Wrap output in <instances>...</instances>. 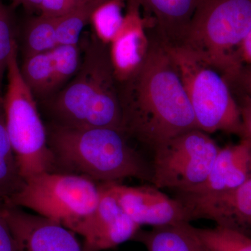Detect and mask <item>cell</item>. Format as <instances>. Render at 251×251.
Returning a JSON list of instances; mask_svg holds the SVG:
<instances>
[{
	"mask_svg": "<svg viewBox=\"0 0 251 251\" xmlns=\"http://www.w3.org/2000/svg\"><path fill=\"white\" fill-rule=\"evenodd\" d=\"M128 9L120 32L110 43V62L116 80L125 82L141 67L148 54L150 39L139 5L128 0Z\"/></svg>",
	"mask_w": 251,
	"mask_h": 251,
	"instance_id": "13",
	"label": "cell"
},
{
	"mask_svg": "<svg viewBox=\"0 0 251 251\" xmlns=\"http://www.w3.org/2000/svg\"><path fill=\"white\" fill-rule=\"evenodd\" d=\"M190 222L210 220L216 226L234 229L251 238V176L239 187L209 194L177 193Z\"/></svg>",
	"mask_w": 251,
	"mask_h": 251,
	"instance_id": "10",
	"label": "cell"
},
{
	"mask_svg": "<svg viewBox=\"0 0 251 251\" xmlns=\"http://www.w3.org/2000/svg\"><path fill=\"white\" fill-rule=\"evenodd\" d=\"M220 149L198 128L177 135L153 150L151 183L176 192L192 189L207 177Z\"/></svg>",
	"mask_w": 251,
	"mask_h": 251,
	"instance_id": "8",
	"label": "cell"
},
{
	"mask_svg": "<svg viewBox=\"0 0 251 251\" xmlns=\"http://www.w3.org/2000/svg\"><path fill=\"white\" fill-rule=\"evenodd\" d=\"M6 73L7 87L3 96L5 123L21 175L25 180L45 172H55L47 129L34 94L21 74L17 44L10 56Z\"/></svg>",
	"mask_w": 251,
	"mask_h": 251,
	"instance_id": "5",
	"label": "cell"
},
{
	"mask_svg": "<svg viewBox=\"0 0 251 251\" xmlns=\"http://www.w3.org/2000/svg\"><path fill=\"white\" fill-rule=\"evenodd\" d=\"M100 196L93 212L71 230L83 238L91 251L115 249L133 240L140 226L126 214L106 184H100Z\"/></svg>",
	"mask_w": 251,
	"mask_h": 251,
	"instance_id": "9",
	"label": "cell"
},
{
	"mask_svg": "<svg viewBox=\"0 0 251 251\" xmlns=\"http://www.w3.org/2000/svg\"><path fill=\"white\" fill-rule=\"evenodd\" d=\"M238 58L241 70L243 68L251 67V29L239 48Z\"/></svg>",
	"mask_w": 251,
	"mask_h": 251,
	"instance_id": "29",
	"label": "cell"
},
{
	"mask_svg": "<svg viewBox=\"0 0 251 251\" xmlns=\"http://www.w3.org/2000/svg\"><path fill=\"white\" fill-rule=\"evenodd\" d=\"M53 64L55 88L72 76L80 67L77 45H57L50 51Z\"/></svg>",
	"mask_w": 251,
	"mask_h": 251,
	"instance_id": "23",
	"label": "cell"
},
{
	"mask_svg": "<svg viewBox=\"0 0 251 251\" xmlns=\"http://www.w3.org/2000/svg\"><path fill=\"white\" fill-rule=\"evenodd\" d=\"M2 211L18 251H91L57 221L16 206Z\"/></svg>",
	"mask_w": 251,
	"mask_h": 251,
	"instance_id": "11",
	"label": "cell"
},
{
	"mask_svg": "<svg viewBox=\"0 0 251 251\" xmlns=\"http://www.w3.org/2000/svg\"><path fill=\"white\" fill-rule=\"evenodd\" d=\"M14 6H21L27 10H39L43 0H11Z\"/></svg>",
	"mask_w": 251,
	"mask_h": 251,
	"instance_id": "30",
	"label": "cell"
},
{
	"mask_svg": "<svg viewBox=\"0 0 251 251\" xmlns=\"http://www.w3.org/2000/svg\"><path fill=\"white\" fill-rule=\"evenodd\" d=\"M14 19L11 10L0 0V99L3 98V79L7 72L10 56L16 45Z\"/></svg>",
	"mask_w": 251,
	"mask_h": 251,
	"instance_id": "24",
	"label": "cell"
},
{
	"mask_svg": "<svg viewBox=\"0 0 251 251\" xmlns=\"http://www.w3.org/2000/svg\"><path fill=\"white\" fill-rule=\"evenodd\" d=\"M0 251H18L2 209H0Z\"/></svg>",
	"mask_w": 251,
	"mask_h": 251,
	"instance_id": "26",
	"label": "cell"
},
{
	"mask_svg": "<svg viewBox=\"0 0 251 251\" xmlns=\"http://www.w3.org/2000/svg\"><path fill=\"white\" fill-rule=\"evenodd\" d=\"M133 240L142 243L148 251H210L188 222L139 230Z\"/></svg>",
	"mask_w": 251,
	"mask_h": 251,
	"instance_id": "16",
	"label": "cell"
},
{
	"mask_svg": "<svg viewBox=\"0 0 251 251\" xmlns=\"http://www.w3.org/2000/svg\"><path fill=\"white\" fill-rule=\"evenodd\" d=\"M229 85H237L239 92L241 91V99L251 100V67L243 68L239 75Z\"/></svg>",
	"mask_w": 251,
	"mask_h": 251,
	"instance_id": "28",
	"label": "cell"
},
{
	"mask_svg": "<svg viewBox=\"0 0 251 251\" xmlns=\"http://www.w3.org/2000/svg\"><path fill=\"white\" fill-rule=\"evenodd\" d=\"M91 39L76 76L48 103L51 123L122 130L121 103L109 52L97 36Z\"/></svg>",
	"mask_w": 251,
	"mask_h": 251,
	"instance_id": "3",
	"label": "cell"
},
{
	"mask_svg": "<svg viewBox=\"0 0 251 251\" xmlns=\"http://www.w3.org/2000/svg\"><path fill=\"white\" fill-rule=\"evenodd\" d=\"M166 46L182 81L198 128L207 134L224 131L240 135V110L226 77L183 46Z\"/></svg>",
	"mask_w": 251,
	"mask_h": 251,
	"instance_id": "6",
	"label": "cell"
},
{
	"mask_svg": "<svg viewBox=\"0 0 251 251\" xmlns=\"http://www.w3.org/2000/svg\"><path fill=\"white\" fill-rule=\"evenodd\" d=\"M85 0H43L39 11L41 15L58 18L70 12Z\"/></svg>",
	"mask_w": 251,
	"mask_h": 251,
	"instance_id": "25",
	"label": "cell"
},
{
	"mask_svg": "<svg viewBox=\"0 0 251 251\" xmlns=\"http://www.w3.org/2000/svg\"><path fill=\"white\" fill-rule=\"evenodd\" d=\"M125 0H103L94 9L90 23L94 35L103 44H110L116 37L125 21Z\"/></svg>",
	"mask_w": 251,
	"mask_h": 251,
	"instance_id": "19",
	"label": "cell"
},
{
	"mask_svg": "<svg viewBox=\"0 0 251 251\" xmlns=\"http://www.w3.org/2000/svg\"><path fill=\"white\" fill-rule=\"evenodd\" d=\"M23 79L35 97H44L55 90L52 56L50 52L25 57L20 66Z\"/></svg>",
	"mask_w": 251,
	"mask_h": 251,
	"instance_id": "18",
	"label": "cell"
},
{
	"mask_svg": "<svg viewBox=\"0 0 251 251\" xmlns=\"http://www.w3.org/2000/svg\"><path fill=\"white\" fill-rule=\"evenodd\" d=\"M251 176V143L242 140L239 144L220 149L207 177L186 191L191 194L227 192L239 187Z\"/></svg>",
	"mask_w": 251,
	"mask_h": 251,
	"instance_id": "14",
	"label": "cell"
},
{
	"mask_svg": "<svg viewBox=\"0 0 251 251\" xmlns=\"http://www.w3.org/2000/svg\"><path fill=\"white\" fill-rule=\"evenodd\" d=\"M103 0H85L75 9L57 18L58 45H77L84 27L90 23L92 13Z\"/></svg>",
	"mask_w": 251,
	"mask_h": 251,
	"instance_id": "21",
	"label": "cell"
},
{
	"mask_svg": "<svg viewBox=\"0 0 251 251\" xmlns=\"http://www.w3.org/2000/svg\"><path fill=\"white\" fill-rule=\"evenodd\" d=\"M25 184L5 123L3 98L0 99V209L9 207L11 200Z\"/></svg>",
	"mask_w": 251,
	"mask_h": 251,
	"instance_id": "17",
	"label": "cell"
},
{
	"mask_svg": "<svg viewBox=\"0 0 251 251\" xmlns=\"http://www.w3.org/2000/svg\"><path fill=\"white\" fill-rule=\"evenodd\" d=\"M48 143L55 172L82 175L101 184L125 178L151 179V168L128 143L122 130L76 128L50 123Z\"/></svg>",
	"mask_w": 251,
	"mask_h": 251,
	"instance_id": "2",
	"label": "cell"
},
{
	"mask_svg": "<svg viewBox=\"0 0 251 251\" xmlns=\"http://www.w3.org/2000/svg\"><path fill=\"white\" fill-rule=\"evenodd\" d=\"M242 117V132L243 140H248L251 143V100L241 99V103H238Z\"/></svg>",
	"mask_w": 251,
	"mask_h": 251,
	"instance_id": "27",
	"label": "cell"
},
{
	"mask_svg": "<svg viewBox=\"0 0 251 251\" xmlns=\"http://www.w3.org/2000/svg\"><path fill=\"white\" fill-rule=\"evenodd\" d=\"M195 229L210 251H251V238L234 229L220 226Z\"/></svg>",
	"mask_w": 251,
	"mask_h": 251,
	"instance_id": "22",
	"label": "cell"
},
{
	"mask_svg": "<svg viewBox=\"0 0 251 251\" xmlns=\"http://www.w3.org/2000/svg\"><path fill=\"white\" fill-rule=\"evenodd\" d=\"M150 39L148 54L134 75L124 82L120 99L124 133L155 150L198 127L166 45L155 35Z\"/></svg>",
	"mask_w": 251,
	"mask_h": 251,
	"instance_id": "1",
	"label": "cell"
},
{
	"mask_svg": "<svg viewBox=\"0 0 251 251\" xmlns=\"http://www.w3.org/2000/svg\"><path fill=\"white\" fill-rule=\"evenodd\" d=\"M148 18L146 24L168 46L181 45L200 0H133Z\"/></svg>",
	"mask_w": 251,
	"mask_h": 251,
	"instance_id": "15",
	"label": "cell"
},
{
	"mask_svg": "<svg viewBox=\"0 0 251 251\" xmlns=\"http://www.w3.org/2000/svg\"><path fill=\"white\" fill-rule=\"evenodd\" d=\"M251 29V0H200L181 46L229 82L241 72L238 52Z\"/></svg>",
	"mask_w": 251,
	"mask_h": 251,
	"instance_id": "4",
	"label": "cell"
},
{
	"mask_svg": "<svg viewBox=\"0 0 251 251\" xmlns=\"http://www.w3.org/2000/svg\"><path fill=\"white\" fill-rule=\"evenodd\" d=\"M57 22V18L41 14L29 21L24 34L25 57L50 52L58 45Z\"/></svg>",
	"mask_w": 251,
	"mask_h": 251,
	"instance_id": "20",
	"label": "cell"
},
{
	"mask_svg": "<svg viewBox=\"0 0 251 251\" xmlns=\"http://www.w3.org/2000/svg\"><path fill=\"white\" fill-rule=\"evenodd\" d=\"M100 185L82 175L45 172L25 180L9 207L26 208L70 229L98 204Z\"/></svg>",
	"mask_w": 251,
	"mask_h": 251,
	"instance_id": "7",
	"label": "cell"
},
{
	"mask_svg": "<svg viewBox=\"0 0 251 251\" xmlns=\"http://www.w3.org/2000/svg\"><path fill=\"white\" fill-rule=\"evenodd\" d=\"M105 184L126 214L140 227L190 223L182 203L176 198L168 197L155 186Z\"/></svg>",
	"mask_w": 251,
	"mask_h": 251,
	"instance_id": "12",
	"label": "cell"
}]
</instances>
